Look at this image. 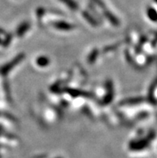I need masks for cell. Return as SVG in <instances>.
Returning <instances> with one entry per match:
<instances>
[{
	"instance_id": "cell-1",
	"label": "cell",
	"mask_w": 157,
	"mask_h": 158,
	"mask_svg": "<svg viewBox=\"0 0 157 158\" xmlns=\"http://www.w3.org/2000/svg\"><path fill=\"white\" fill-rule=\"evenodd\" d=\"M38 64L40 66H46L47 64H48V60L45 57H41L38 60Z\"/></svg>"
}]
</instances>
